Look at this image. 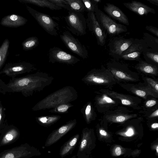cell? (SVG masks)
<instances>
[{
  "instance_id": "1",
  "label": "cell",
  "mask_w": 158,
  "mask_h": 158,
  "mask_svg": "<svg viewBox=\"0 0 158 158\" xmlns=\"http://www.w3.org/2000/svg\"><path fill=\"white\" fill-rule=\"evenodd\" d=\"M47 85L46 78L41 72H37L26 76L10 79L6 84L0 79V93H20L25 97L43 90Z\"/></svg>"
},
{
  "instance_id": "2",
  "label": "cell",
  "mask_w": 158,
  "mask_h": 158,
  "mask_svg": "<svg viewBox=\"0 0 158 158\" xmlns=\"http://www.w3.org/2000/svg\"><path fill=\"white\" fill-rule=\"evenodd\" d=\"M78 98L77 92L72 86H67L50 94L32 108L36 111L53 109L61 104L70 103Z\"/></svg>"
},
{
  "instance_id": "3",
  "label": "cell",
  "mask_w": 158,
  "mask_h": 158,
  "mask_svg": "<svg viewBox=\"0 0 158 158\" xmlns=\"http://www.w3.org/2000/svg\"><path fill=\"white\" fill-rule=\"evenodd\" d=\"M94 13L99 25L107 35L113 36L127 31V27L116 23L98 8Z\"/></svg>"
},
{
  "instance_id": "4",
  "label": "cell",
  "mask_w": 158,
  "mask_h": 158,
  "mask_svg": "<svg viewBox=\"0 0 158 158\" xmlns=\"http://www.w3.org/2000/svg\"><path fill=\"white\" fill-rule=\"evenodd\" d=\"M112 76L108 69L102 67L101 69H91L81 79V81L88 85H108L111 81L115 80L114 77L109 78Z\"/></svg>"
},
{
  "instance_id": "5",
  "label": "cell",
  "mask_w": 158,
  "mask_h": 158,
  "mask_svg": "<svg viewBox=\"0 0 158 158\" xmlns=\"http://www.w3.org/2000/svg\"><path fill=\"white\" fill-rule=\"evenodd\" d=\"M64 18L68 28L73 34L78 36L86 34V19L81 12L71 10Z\"/></svg>"
},
{
  "instance_id": "6",
  "label": "cell",
  "mask_w": 158,
  "mask_h": 158,
  "mask_svg": "<svg viewBox=\"0 0 158 158\" xmlns=\"http://www.w3.org/2000/svg\"><path fill=\"white\" fill-rule=\"evenodd\" d=\"M25 6L30 14L47 33L52 36L58 35L59 24L49 15L38 11L27 5Z\"/></svg>"
},
{
  "instance_id": "7",
  "label": "cell",
  "mask_w": 158,
  "mask_h": 158,
  "mask_svg": "<svg viewBox=\"0 0 158 158\" xmlns=\"http://www.w3.org/2000/svg\"><path fill=\"white\" fill-rule=\"evenodd\" d=\"M36 70L35 65L29 62L22 61L8 63L0 71V74H4L13 79L19 74L29 73Z\"/></svg>"
},
{
  "instance_id": "8",
  "label": "cell",
  "mask_w": 158,
  "mask_h": 158,
  "mask_svg": "<svg viewBox=\"0 0 158 158\" xmlns=\"http://www.w3.org/2000/svg\"><path fill=\"white\" fill-rule=\"evenodd\" d=\"M134 38H126L123 36L113 37L108 44L109 55L117 60L120 59L123 53L131 45Z\"/></svg>"
},
{
  "instance_id": "9",
  "label": "cell",
  "mask_w": 158,
  "mask_h": 158,
  "mask_svg": "<svg viewBox=\"0 0 158 158\" xmlns=\"http://www.w3.org/2000/svg\"><path fill=\"white\" fill-rule=\"evenodd\" d=\"M60 37L67 48L73 52L83 59L88 58V52L85 46L82 45L70 32H63L60 35Z\"/></svg>"
},
{
  "instance_id": "10",
  "label": "cell",
  "mask_w": 158,
  "mask_h": 158,
  "mask_svg": "<svg viewBox=\"0 0 158 158\" xmlns=\"http://www.w3.org/2000/svg\"><path fill=\"white\" fill-rule=\"evenodd\" d=\"M86 19V26L95 36L98 45L103 46L106 43L107 33L102 29L97 20L95 14L88 12Z\"/></svg>"
},
{
  "instance_id": "11",
  "label": "cell",
  "mask_w": 158,
  "mask_h": 158,
  "mask_svg": "<svg viewBox=\"0 0 158 158\" xmlns=\"http://www.w3.org/2000/svg\"><path fill=\"white\" fill-rule=\"evenodd\" d=\"M48 55L49 62L52 63L58 62L73 65L80 61L75 56L56 47L49 49Z\"/></svg>"
},
{
  "instance_id": "12",
  "label": "cell",
  "mask_w": 158,
  "mask_h": 158,
  "mask_svg": "<svg viewBox=\"0 0 158 158\" xmlns=\"http://www.w3.org/2000/svg\"><path fill=\"white\" fill-rule=\"evenodd\" d=\"M107 69L113 74L114 77L119 78L121 80H132L130 77L136 75V73L131 71L125 64L112 60L106 63Z\"/></svg>"
},
{
  "instance_id": "13",
  "label": "cell",
  "mask_w": 158,
  "mask_h": 158,
  "mask_svg": "<svg viewBox=\"0 0 158 158\" xmlns=\"http://www.w3.org/2000/svg\"><path fill=\"white\" fill-rule=\"evenodd\" d=\"M76 118L69 120L58 128L53 131L48 136L45 144L49 147L56 143L62 137L73 129L76 126Z\"/></svg>"
},
{
  "instance_id": "14",
  "label": "cell",
  "mask_w": 158,
  "mask_h": 158,
  "mask_svg": "<svg viewBox=\"0 0 158 158\" xmlns=\"http://www.w3.org/2000/svg\"><path fill=\"white\" fill-rule=\"evenodd\" d=\"M91 131L87 128H84L82 131L81 140L79 143L77 158H87L92 144Z\"/></svg>"
},
{
  "instance_id": "15",
  "label": "cell",
  "mask_w": 158,
  "mask_h": 158,
  "mask_svg": "<svg viewBox=\"0 0 158 158\" xmlns=\"http://www.w3.org/2000/svg\"><path fill=\"white\" fill-rule=\"evenodd\" d=\"M41 154L40 151L35 148L22 147L4 154L0 158H20L25 156H39Z\"/></svg>"
},
{
  "instance_id": "16",
  "label": "cell",
  "mask_w": 158,
  "mask_h": 158,
  "mask_svg": "<svg viewBox=\"0 0 158 158\" xmlns=\"http://www.w3.org/2000/svg\"><path fill=\"white\" fill-rule=\"evenodd\" d=\"M103 10L110 17L124 24L129 25V19L127 15L118 7L110 3H106Z\"/></svg>"
},
{
  "instance_id": "17",
  "label": "cell",
  "mask_w": 158,
  "mask_h": 158,
  "mask_svg": "<svg viewBox=\"0 0 158 158\" xmlns=\"http://www.w3.org/2000/svg\"><path fill=\"white\" fill-rule=\"evenodd\" d=\"M123 4L130 10L140 16L146 15L149 13H156L154 9L139 2L132 1L130 2H124Z\"/></svg>"
},
{
  "instance_id": "18",
  "label": "cell",
  "mask_w": 158,
  "mask_h": 158,
  "mask_svg": "<svg viewBox=\"0 0 158 158\" xmlns=\"http://www.w3.org/2000/svg\"><path fill=\"white\" fill-rule=\"evenodd\" d=\"M28 20L24 17L16 14H11L5 16L2 18L0 23L3 26L17 28L23 26Z\"/></svg>"
},
{
  "instance_id": "19",
  "label": "cell",
  "mask_w": 158,
  "mask_h": 158,
  "mask_svg": "<svg viewBox=\"0 0 158 158\" xmlns=\"http://www.w3.org/2000/svg\"><path fill=\"white\" fill-rule=\"evenodd\" d=\"M80 137L77 134L71 137L60 147L59 155L61 158L71 154L75 148Z\"/></svg>"
},
{
  "instance_id": "20",
  "label": "cell",
  "mask_w": 158,
  "mask_h": 158,
  "mask_svg": "<svg viewBox=\"0 0 158 158\" xmlns=\"http://www.w3.org/2000/svg\"><path fill=\"white\" fill-rule=\"evenodd\" d=\"M150 50L153 51L148 48L143 39H134L131 45L123 53L122 55L132 52H141L142 53L145 52Z\"/></svg>"
},
{
  "instance_id": "21",
  "label": "cell",
  "mask_w": 158,
  "mask_h": 158,
  "mask_svg": "<svg viewBox=\"0 0 158 158\" xmlns=\"http://www.w3.org/2000/svg\"><path fill=\"white\" fill-rule=\"evenodd\" d=\"M135 66L138 71L143 73L156 75L158 73L157 66L149 64L145 61L140 60Z\"/></svg>"
},
{
  "instance_id": "22",
  "label": "cell",
  "mask_w": 158,
  "mask_h": 158,
  "mask_svg": "<svg viewBox=\"0 0 158 158\" xmlns=\"http://www.w3.org/2000/svg\"><path fill=\"white\" fill-rule=\"evenodd\" d=\"M20 2L29 3L41 7H46L52 10H59L62 8L57 6L49 0H18Z\"/></svg>"
},
{
  "instance_id": "23",
  "label": "cell",
  "mask_w": 158,
  "mask_h": 158,
  "mask_svg": "<svg viewBox=\"0 0 158 158\" xmlns=\"http://www.w3.org/2000/svg\"><path fill=\"white\" fill-rule=\"evenodd\" d=\"M61 117L59 115H52L36 117L35 119L40 125L48 127L56 123Z\"/></svg>"
},
{
  "instance_id": "24",
  "label": "cell",
  "mask_w": 158,
  "mask_h": 158,
  "mask_svg": "<svg viewBox=\"0 0 158 158\" xmlns=\"http://www.w3.org/2000/svg\"><path fill=\"white\" fill-rule=\"evenodd\" d=\"M143 39L149 48L158 52V39L157 38L148 33H143Z\"/></svg>"
},
{
  "instance_id": "25",
  "label": "cell",
  "mask_w": 158,
  "mask_h": 158,
  "mask_svg": "<svg viewBox=\"0 0 158 158\" xmlns=\"http://www.w3.org/2000/svg\"><path fill=\"white\" fill-rule=\"evenodd\" d=\"M10 41L5 39L0 47V70L4 64L8 53Z\"/></svg>"
},
{
  "instance_id": "26",
  "label": "cell",
  "mask_w": 158,
  "mask_h": 158,
  "mask_svg": "<svg viewBox=\"0 0 158 158\" xmlns=\"http://www.w3.org/2000/svg\"><path fill=\"white\" fill-rule=\"evenodd\" d=\"M39 42L38 38L36 36L29 37L25 40L22 43L23 49L24 51L32 50L37 47Z\"/></svg>"
},
{
  "instance_id": "27",
  "label": "cell",
  "mask_w": 158,
  "mask_h": 158,
  "mask_svg": "<svg viewBox=\"0 0 158 158\" xmlns=\"http://www.w3.org/2000/svg\"><path fill=\"white\" fill-rule=\"evenodd\" d=\"M142 54L147 63L158 66V52L150 50L143 52Z\"/></svg>"
},
{
  "instance_id": "28",
  "label": "cell",
  "mask_w": 158,
  "mask_h": 158,
  "mask_svg": "<svg viewBox=\"0 0 158 158\" xmlns=\"http://www.w3.org/2000/svg\"><path fill=\"white\" fill-rule=\"evenodd\" d=\"M91 103H87L81 109V112L87 124L93 119V110Z\"/></svg>"
},
{
  "instance_id": "29",
  "label": "cell",
  "mask_w": 158,
  "mask_h": 158,
  "mask_svg": "<svg viewBox=\"0 0 158 158\" xmlns=\"http://www.w3.org/2000/svg\"><path fill=\"white\" fill-rule=\"evenodd\" d=\"M71 10L82 12L85 11V8L82 0H65Z\"/></svg>"
},
{
  "instance_id": "30",
  "label": "cell",
  "mask_w": 158,
  "mask_h": 158,
  "mask_svg": "<svg viewBox=\"0 0 158 158\" xmlns=\"http://www.w3.org/2000/svg\"><path fill=\"white\" fill-rule=\"evenodd\" d=\"M18 134V133L16 129H13L10 130L3 137L1 142L2 144H5L8 143L15 139Z\"/></svg>"
},
{
  "instance_id": "31",
  "label": "cell",
  "mask_w": 158,
  "mask_h": 158,
  "mask_svg": "<svg viewBox=\"0 0 158 158\" xmlns=\"http://www.w3.org/2000/svg\"><path fill=\"white\" fill-rule=\"evenodd\" d=\"M73 106L70 103L61 104L52 109L48 111L51 113H65L68 112L69 109Z\"/></svg>"
},
{
  "instance_id": "32",
  "label": "cell",
  "mask_w": 158,
  "mask_h": 158,
  "mask_svg": "<svg viewBox=\"0 0 158 158\" xmlns=\"http://www.w3.org/2000/svg\"><path fill=\"white\" fill-rule=\"evenodd\" d=\"M85 6V11L88 12H94L98 8V4L94 3L92 0H82Z\"/></svg>"
},
{
  "instance_id": "33",
  "label": "cell",
  "mask_w": 158,
  "mask_h": 158,
  "mask_svg": "<svg viewBox=\"0 0 158 158\" xmlns=\"http://www.w3.org/2000/svg\"><path fill=\"white\" fill-rule=\"evenodd\" d=\"M49 1L56 6L64 8L69 11L71 10L65 0H49Z\"/></svg>"
},
{
  "instance_id": "34",
  "label": "cell",
  "mask_w": 158,
  "mask_h": 158,
  "mask_svg": "<svg viewBox=\"0 0 158 158\" xmlns=\"http://www.w3.org/2000/svg\"><path fill=\"white\" fill-rule=\"evenodd\" d=\"M146 30L152 33L158 37V28L156 27L152 26H146L145 27Z\"/></svg>"
},
{
  "instance_id": "35",
  "label": "cell",
  "mask_w": 158,
  "mask_h": 158,
  "mask_svg": "<svg viewBox=\"0 0 158 158\" xmlns=\"http://www.w3.org/2000/svg\"><path fill=\"white\" fill-rule=\"evenodd\" d=\"M147 81L149 82L150 85L152 86L156 90L157 92L158 90V84L156 82L151 79H147Z\"/></svg>"
},
{
  "instance_id": "36",
  "label": "cell",
  "mask_w": 158,
  "mask_h": 158,
  "mask_svg": "<svg viewBox=\"0 0 158 158\" xmlns=\"http://www.w3.org/2000/svg\"><path fill=\"white\" fill-rule=\"evenodd\" d=\"M134 93L141 97H143L147 95L146 92L142 90L136 89L133 91Z\"/></svg>"
},
{
  "instance_id": "37",
  "label": "cell",
  "mask_w": 158,
  "mask_h": 158,
  "mask_svg": "<svg viewBox=\"0 0 158 158\" xmlns=\"http://www.w3.org/2000/svg\"><path fill=\"white\" fill-rule=\"evenodd\" d=\"M156 103V102L153 100H150L148 101L146 103V105L148 107H151L155 105Z\"/></svg>"
},
{
  "instance_id": "38",
  "label": "cell",
  "mask_w": 158,
  "mask_h": 158,
  "mask_svg": "<svg viewBox=\"0 0 158 158\" xmlns=\"http://www.w3.org/2000/svg\"><path fill=\"white\" fill-rule=\"evenodd\" d=\"M125 118L123 116H118L116 117V119L117 122H121L125 120Z\"/></svg>"
},
{
  "instance_id": "39",
  "label": "cell",
  "mask_w": 158,
  "mask_h": 158,
  "mask_svg": "<svg viewBox=\"0 0 158 158\" xmlns=\"http://www.w3.org/2000/svg\"><path fill=\"white\" fill-rule=\"evenodd\" d=\"M3 110L2 109V107L1 104V103L0 102V124L2 122V117H3Z\"/></svg>"
},
{
  "instance_id": "40",
  "label": "cell",
  "mask_w": 158,
  "mask_h": 158,
  "mask_svg": "<svg viewBox=\"0 0 158 158\" xmlns=\"http://www.w3.org/2000/svg\"><path fill=\"white\" fill-rule=\"evenodd\" d=\"M115 153L117 156H120L121 153V150L119 147H117L115 149Z\"/></svg>"
},
{
  "instance_id": "41",
  "label": "cell",
  "mask_w": 158,
  "mask_h": 158,
  "mask_svg": "<svg viewBox=\"0 0 158 158\" xmlns=\"http://www.w3.org/2000/svg\"><path fill=\"white\" fill-rule=\"evenodd\" d=\"M133 133L134 132L133 130L131 128H130L126 133V135L127 136H131L132 135Z\"/></svg>"
},
{
  "instance_id": "42",
  "label": "cell",
  "mask_w": 158,
  "mask_h": 158,
  "mask_svg": "<svg viewBox=\"0 0 158 158\" xmlns=\"http://www.w3.org/2000/svg\"><path fill=\"white\" fill-rule=\"evenodd\" d=\"M150 3L155 5L158 6V0H147Z\"/></svg>"
},
{
  "instance_id": "43",
  "label": "cell",
  "mask_w": 158,
  "mask_h": 158,
  "mask_svg": "<svg viewBox=\"0 0 158 158\" xmlns=\"http://www.w3.org/2000/svg\"><path fill=\"white\" fill-rule=\"evenodd\" d=\"M100 133L102 135L106 136L107 135V132L103 130H101L99 131Z\"/></svg>"
},
{
  "instance_id": "44",
  "label": "cell",
  "mask_w": 158,
  "mask_h": 158,
  "mask_svg": "<svg viewBox=\"0 0 158 158\" xmlns=\"http://www.w3.org/2000/svg\"><path fill=\"white\" fill-rule=\"evenodd\" d=\"M158 115V110H157L153 113L151 115L152 117L157 116Z\"/></svg>"
},
{
  "instance_id": "45",
  "label": "cell",
  "mask_w": 158,
  "mask_h": 158,
  "mask_svg": "<svg viewBox=\"0 0 158 158\" xmlns=\"http://www.w3.org/2000/svg\"><path fill=\"white\" fill-rule=\"evenodd\" d=\"M151 127L152 128H157L158 127V124L157 123H156L153 124L152 126Z\"/></svg>"
},
{
  "instance_id": "46",
  "label": "cell",
  "mask_w": 158,
  "mask_h": 158,
  "mask_svg": "<svg viewBox=\"0 0 158 158\" xmlns=\"http://www.w3.org/2000/svg\"><path fill=\"white\" fill-rule=\"evenodd\" d=\"M93 2L95 3L98 4L101 1V0H92Z\"/></svg>"
},
{
  "instance_id": "47",
  "label": "cell",
  "mask_w": 158,
  "mask_h": 158,
  "mask_svg": "<svg viewBox=\"0 0 158 158\" xmlns=\"http://www.w3.org/2000/svg\"><path fill=\"white\" fill-rule=\"evenodd\" d=\"M158 146H157V147H156V151L157 153H158Z\"/></svg>"
}]
</instances>
